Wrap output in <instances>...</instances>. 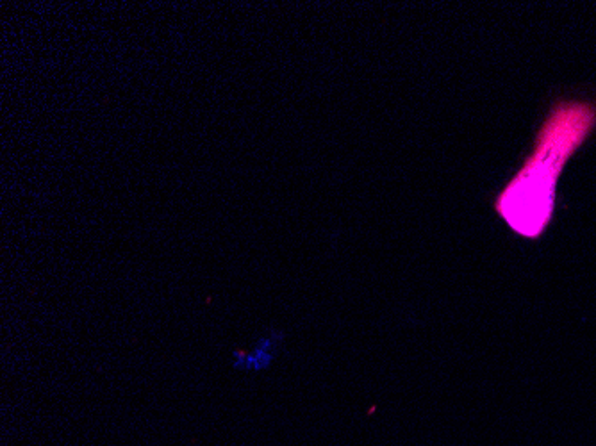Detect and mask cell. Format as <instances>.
<instances>
[{
	"label": "cell",
	"mask_w": 596,
	"mask_h": 446,
	"mask_svg": "<svg viewBox=\"0 0 596 446\" xmlns=\"http://www.w3.org/2000/svg\"><path fill=\"white\" fill-rule=\"evenodd\" d=\"M593 124L595 109L588 108L586 104H577V108L555 111L545 125L538 138L536 154L527 166H523L522 174L518 175L513 186L507 188L500 202L502 211L511 204L516 206L522 199L525 200L523 209L509 222L523 236L536 238L547 227L552 215L557 175L564 161L572 156L575 147L588 136Z\"/></svg>",
	"instance_id": "cell-1"
},
{
	"label": "cell",
	"mask_w": 596,
	"mask_h": 446,
	"mask_svg": "<svg viewBox=\"0 0 596 446\" xmlns=\"http://www.w3.org/2000/svg\"><path fill=\"white\" fill-rule=\"evenodd\" d=\"M279 338L281 336L277 334L261 336L250 352L236 348L232 352V368L236 372H263L266 368H270L274 363L275 348L279 347Z\"/></svg>",
	"instance_id": "cell-2"
}]
</instances>
